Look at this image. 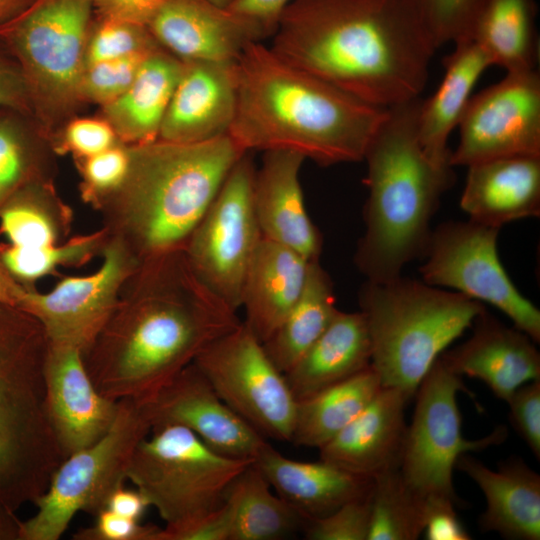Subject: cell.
I'll return each mask as SVG.
<instances>
[{
    "label": "cell",
    "instance_id": "obj_1",
    "mask_svg": "<svg viewBox=\"0 0 540 540\" xmlns=\"http://www.w3.org/2000/svg\"><path fill=\"white\" fill-rule=\"evenodd\" d=\"M240 324L176 250L139 262L83 360L100 394L144 404Z\"/></svg>",
    "mask_w": 540,
    "mask_h": 540
},
{
    "label": "cell",
    "instance_id": "obj_2",
    "mask_svg": "<svg viewBox=\"0 0 540 540\" xmlns=\"http://www.w3.org/2000/svg\"><path fill=\"white\" fill-rule=\"evenodd\" d=\"M270 48L382 108L420 97L437 49L413 0H292Z\"/></svg>",
    "mask_w": 540,
    "mask_h": 540
},
{
    "label": "cell",
    "instance_id": "obj_3",
    "mask_svg": "<svg viewBox=\"0 0 540 540\" xmlns=\"http://www.w3.org/2000/svg\"><path fill=\"white\" fill-rule=\"evenodd\" d=\"M228 135L244 151L288 150L321 166L362 161L386 109L279 58L260 42L238 60Z\"/></svg>",
    "mask_w": 540,
    "mask_h": 540
},
{
    "label": "cell",
    "instance_id": "obj_4",
    "mask_svg": "<svg viewBox=\"0 0 540 540\" xmlns=\"http://www.w3.org/2000/svg\"><path fill=\"white\" fill-rule=\"evenodd\" d=\"M129 168L102 211L110 237L140 262L183 250L229 172L246 153L229 135L199 143L128 145Z\"/></svg>",
    "mask_w": 540,
    "mask_h": 540
},
{
    "label": "cell",
    "instance_id": "obj_5",
    "mask_svg": "<svg viewBox=\"0 0 540 540\" xmlns=\"http://www.w3.org/2000/svg\"><path fill=\"white\" fill-rule=\"evenodd\" d=\"M421 102L420 96L387 108L364 154L365 231L354 261L368 281L392 280L423 255L430 221L455 181L453 167L436 165L420 145Z\"/></svg>",
    "mask_w": 540,
    "mask_h": 540
},
{
    "label": "cell",
    "instance_id": "obj_6",
    "mask_svg": "<svg viewBox=\"0 0 540 540\" xmlns=\"http://www.w3.org/2000/svg\"><path fill=\"white\" fill-rule=\"evenodd\" d=\"M48 337L18 306L0 305V506L16 513L64 460L45 399Z\"/></svg>",
    "mask_w": 540,
    "mask_h": 540
},
{
    "label": "cell",
    "instance_id": "obj_7",
    "mask_svg": "<svg viewBox=\"0 0 540 540\" xmlns=\"http://www.w3.org/2000/svg\"><path fill=\"white\" fill-rule=\"evenodd\" d=\"M360 312L371 342V366L383 387L411 398L442 352L486 309L459 292L402 275L361 286Z\"/></svg>",
    "mask_w": 540,
    "mask_h": 540
},
{
    "label": "cell",
    "instance_id": "obj_8",
    "mask_svg": "<svg viewBox=\"0 0 540 540\" xmlns=\"http://www.w3.org/2000/svg\"><path fill=\"white\" fill-rule=\"evenodd\" d=\"M93 18L94 0H34L0 28L23 73L32 115L50 140L84 107L79 84Z\"/></svg>",
    "mask_w": 540,
    "mask_h": 540
},
{
    "label": "cell",
    "instance_id": "obj_9",
    "mask_svg": "<svg viewBox=\"0 0 540 540\" xmlns=\"http://www.w3.org/2000/svg\"><path fill=\"white\" fill-rule=\"evenodd\" d=\"M253 461L222 455L180 425L153 428L137 446L127 480L177 527L218 509L233 479Z\"/></svg>",
    "mask_w": 540,
    "mask_h": 540
},
{
    "label": "cell",
    "instance_id": "obj_10",
    "mask_svg": "<svg viewBox=\"0 0 540 540\" xmlns=\"http://www.w3.org/2000/svg\"><path fill=\"white\" fill-rule=\"evenodd\" d=\"M150 432L142 404L118 401L110 429L53 472L46 490L33 502L36 513L20 521L18 540H58L78 512L95 516L104 510L110 494L127 481L132 456Z\"/></svg>",
    "mask_w": 540,
    "mask_h": 540
},
{
    "label": "cell",
    "instance_id": "obj_11",
    "mask_svg": "<svg viewBox=\"0 0 540 540\" xmlns=\"http://www.w3.org/2000/svg\"><path fill=\"white\" fill-rule=\"evenodd\" d=\"M467 390L461 377L440 356L421 380L416 404L408 425L400 471L406 482L425 497L444 496L457 505L461 501L453 486V470L463 453L484 450L505 441L508 431L497 426L476 440L462 436V417L457 394Z\"/></svg>",
    "mask_w": 540,
    "mask_h": 540
},
{
    "label": "cell",
    "instance_id": "obj_12",
    "mask_svg": "<svg viewBox=\"0 0 540 540\" xmlns=\"http://www.w3.org/2000/svg\"><path fill=\"white\" fill-rule=\"evenodd\" d=\"M500 229L468 221H447L431 231L419 272L422 281L454 289L486 302L509 317L514 327L540 341V311L514 285L497 251Z\"/></svg>",
    "mask_w": 540,
    "mask_h": 540
},
{
    "label": "cell",
    "instance_id": "obj_13",
    "mask_svg": "<svg viewBox=\"0 0 540 540\" xmlns=\"http://www.w3.org/2000/svg\"><path fill=\"white\" fill-rule=\"evenodd\" d=\"M256 169L246 152L183 249L198 280L236 312L246 273L263 238L253 204Z\"/></svg>",
    "mask_w": 540,
    "mask_h": 540
},
{
    "label": "cell",
    "instance_id": "obj_14",
    "mask_svg": "<svg viewBox=\"0 0 540 540\" xmlns=\"http://www.w3.org/2000/svg\"><path fill=\"white\" fill-rule=\"evenodd\" d=\"M193 363L218 396L261 435L291 441L297 400L244 322L208 344Z\"/></svg>",
    "mask_w": 540,
    "mask_h": 540
},
{
    "label": "cell",
    "instance_id": "obj_15",
    "mask_svg": "<svg viewBox=\"0 0 540 540\" xmlns=\"http://www.w3.org/2000/svg\"><path fill=\"white\" fill-rule=\"evenodd\" d=\"M453 167L518 155L540 156V74L506 72L472 95L458 125Z\"/></svg>",
    "mask_w": 540,
    "mask_h": 540
},
{
    "label": "cell",
    "instance_id": "obj_16",
    "mask_svg": "<svg viewBox=\"0 0 540 540\" xmlns=\"http://www.w3.org/2000/svg\"><path fill=\"white\" fill-rule=\"evenodd\" d=\"M101 255L102 264L92 274L65 277L48 292H22L18 307L40 322L49 342L72 345L84 354L111 317L139 261L110 236Z\"/></svg>",
    "mask_w": 540,
    "mask_h": 540
},
{
    "label": "cell",
    "instance_id": "obj_17",
    "mask_svg": "<svg viewBox=\"0 0 540 540\" xmlns=\"http://www.w3.org/2000/svg\"><path fill=\"white\" fill-rule=\"evenodd\" d=\"M142 406L151 430L164 425L183 426L228 457L254 461L267 442L218 396L194 363Z\"/></svg>",
    "mask_w": 540,
    "mask_h": 540
},
{
    "label": "cell",
    "instance_id": "obj_18",
    "mask_svg": "<svg viewBox=\"0 0 540 540\" xmlns=\"http://www.w3.org/2000/svg\"><path fill=\"white\" fill-rule=\"evenodd\" d=\"M48 418L63 458L98 441L112 426L118 401L98 392L85 367L83 352L48 341L45 361Z\"/></svg>",
    "mask_w": 540,
    "mask_h": 540
},
{
    "label": "cell",
    "instance_id": "obj_19",
    "mask_svg": "<svg viewBox=\"0 0 540 540\" xmlns=\"http://www.w3.org/2000/svg\"><path fill=\"white\" fill-rule=\"evenodd\" d=\"M146 26L181 61L236 62L262 40L248 21L207 0H165Z\"/></svg>",
    "mask_w": 540,
    "mask_h": 540
},
{
    "label": "cell",
    "instance_id": "obj_20",
    "mask_svg": "<svg viewBox=\"0 0 540 540\" xmlns=\"http://www.w3.org/2000/svg\"><path fill=\"white\" fill-rule=\"evenodd\" d=\"M182 62L158 139L199 143L228 135L237 105L236 62Z\"/></svg>",
    "mask_w": 540,
    "mask_h": 540
},
{
    "label": "cell",
    "instance_id": "obj_21",
    "mask_svg": "<svg viewBox=\"0 0 540 540\" xmlns=\"http://www.w3.org/2000/svg\"><path fill=\"white\" fill-rule=\"evenodd\" d=\"M471 328L472 335L464 343L440 355L455 374L481 380L505 402L524 383L540 379V354L527 334L508 327L486 309Z\"/></svg>",
    "mask_w": 540,
    "mask_h": 540
},
{
    "label": "cell",
    "instance_id": "obj_22",
    "mask_svg": "<svg viewBox=\"0 0 540 540\" xmlns=\"http://www.w3.org/2000/svg\"><path fill=\"white\" fill-rule=\"evenodd\" d=\"M409 400L398 388L382 387L360 414L318 449L320 460L368 478L399 469Z\"/></svg>",
    "mask_w": 540,
    "mask_h": 540
},
{
    "label": "cell",
    "instance_id": "obj_23",
    "mask_svg": "<svg viewBox=\"0 0 540 540\" xmlns=\"http://www.w3.org/2000/svg\"><path fill=\"white\" fill-rule=\"evenodd\" d=\"M305 158L293 151L264 152L256 169L253 204L264 239L319 260L322 236L305 207L299 172Z\"/></svg>",
    "mask_w": 540,
    "mask_h": 540
},
{
    "label": "cell",
    "instance_id": "obj_24",
    "mask_svg": "<svg viewBox=\"0 0 540 540\" xmlns=\"http://www.w3.org/2000/svg\"><path fill=\"white\" fill-rule=\"evenodd\" d=\"M460 207L469 219L500 229L540 215V156L491 159L467 167Z\"/></svg>",
    "mask_w": 540,
    "mask_h": 540
},
{
    "label": "cell",
    "instance_id": "obj_25",
    "mask_svg": "<svg viewBox=\"0 0 540 540\" xmlns=\"http://www.w3.org/2000/svg\"><path fill=\"white\" fill-rule=\"evenodd\" d=\"M455 468L472 479L485 497L486 509L479 518L482 531L510 540L540 539V476L521 458L510 457L492 470L463 453Z\"/></svg>",
    "mask_w": 540,
    "mask_h": 540
},
{
    "label": "cell",
    "instance_id": "obj_26",
    "mask_svg": "<svg viewBox=\"0 0 540 540\" xmlns=\"http://www.w3.org/2000/svg\"><path fill=\"white\" fill-rule=\"evenodd\" d=\"M277 495L305 521L321 518L370 491L373 478L325 461L293 460L266 442L253 461Z\"/></svg>",
    "mask_w": 540,
    "mask_h": 540
},
{
    "label": "cell",
    "instance_id": "obj_27",
    "mask_svg": "<svg viewBox=\"0 0 540 540\" xmlns=\"http://www.w3.org/2000/svg\"><path fill=\"white\" fill-rule=\"evenodd\" d=\"M310 261L295 250L262 238L245 276L244 324L262 343L290 312L305 286Z\"/></svg>",
    "mask_w": 540,
    "mask_h": 540
},
{
    "label": "cell",
    "instance_id": "obj_28",
    "mask_svg": "<svg viewBox=\"0 0 540 540\" xmlns=\"http://www.w3.org/2000/svg\"><path fill=\"white\" fill-rule=\"evenodd\" d=\"M454 44L453 51L443 59L444 76L437 90L428 99H422L417 123L424 153L443 167L452 166L449 137L458 127L477 81L492 66L474 41L463 39Z\"/></svg>",
    "mask_w": 540,
    "mask_h": 540
},
{
    "label": "cell",
    "instance_id": "obj_29",
    "mask_svg": "<svg viewBox=\"0 0 540 540\" xmlns=\"http://www.w3.org/2000/svg\"><path fill=\"white\" fill-rule=\"evenodd\" d=\"M370 365L371 342L363 314L338 310L326 330L284 375L300 401Z\"/></svg>",
    "mask_w": 540,
    "mask_h": 540
},
{
    "label": "cell",
    "instance_id": "obj_30",
    "mask_svg": "<svg viewBox=\"0 0 540 540\" xmlns=\"http://www.w3.org/2000/svg\"><path fill=\"white\" fill-rule=\"evenodd\" d=\"M183 67V62L162 47L150 53L128 89L99 113L126 145L159 138L161 125Z\"/></svg>",
    "mask_w": 540,
    "mask_h": 540
},
{
    "label": "cell",
    "instance_id": "obj_31",
    "mask_svg": "<svg viewBox=\"0 0 540 540\" xmlns=\"http://www.w3.org/2000/svg\"><path fill=\"white\" fill-rule=\"evenodd\" d=\"M466 39L483 49L492 66L506 72L537 69L536 0H482Z\"/></svg>",
    "mask_w": 540,
    "mask_h": 540
},
{
    "label": "cell",
    "instance_id": "obj_32",
    "mask_svg": "<svg viewBox=\"0 0 540 540\" xmlns=\"http://www.w3.org/2000/svg\"><path fill=\"white\" fill-rule=\"evenodd\" d=\"M382 387L370 365L340 383L297 401L290 442L321 448L360 414Z\"/></svg>",
    "mask_w": 540,
    "mask_h": 540
},
{
    "label": "cell",
    "instance_id": "obj_33",
    "mask_svg": "<svg viewBox=\"0 0 540 540\" xmlns=\"http://www.w3.org/2000/svg\"><path fill=\"white\" fill-rule=\"evenodd\" d=\"M252 462L230 483L224 498L231 517L230 540H278L305 520L279 495Z\"/></svg>",
    "mask_w": 540,
    "mask_h": 540
},
{
    "label": "cell",
    "instance_id": "obj_34",
    "mask_svg": "<svg viewBox=\"0 0 540 540\" xmlns=\"http://www.w3.org/2000/svg\"><path fill=\"white\" fill-rule=\"evenodd\" d=\"M337 312L328 273L319 260L310 261L300 297L276 331L262 343L278 369L286 373L326 330Z\"/></svg>",
    "mask_w": 540,
    "mask_h": 540
},
{
    "label": "cell",
    "instance_id": "obj_35",
    "mask_svg": "<svg viewBox=\"0 0 540 540\" xmlns=\"http://www.w3.org/2000/svg\"><path fill=\"white\" fill-rule=\"evenodd\" d=\"M71 223L72 211L58 195L53 179L23 186L0 209V232L18 247L60 244L67 240Z\"/></svg>",
    "mask_w": 540,
    "mask_h": 540
},
{
    "label": "cell",
    "instance_id": "obj_36",
    "mask_svg": "<svg viewBox=\"0 0 540 540\" xmlns=\"http://www.w3.org/2000/svg\"><path fill=\"white\" fill-rule=\"evenodd\" d=\"M56 156L31 114L0 109V209L23 186L53 179Z\"/></svg>",
    "mask_w": 540,
    "mask_h": 540
},
{
    "label": "cell",
    "instance_id": "obj_37",
    "mask_svg": "<svg viewBox=\"0 0 540 540\" xmlns=\"http://www.w3.org/2000/svg\"><path fill=\"white\" fill-rule=\"evenodd\" d=\"M368 540H416L423 534L426 497L404 479L400 468L373 478Z\"/></svg>",
    "mask_w": 540,
    "mask_h": 540
},
{
    "label": "cell",
    "instance_id": "obj_38",
    "mask_svg": "<svg viewBox=\"0 0 540 540\" xmlns=\"http://www.w3.org/2000/svg\"><path fill=\"white\" fill-rule=\"evenodd\" d=\"M109 239L105 228L78 235L47 247L26 248L0 245V257L12 277L27 289L37 280L54 273L60 266H81L102 254Z\"/></svg>",
    "mask_w": 540,
    "mask_h": 540
},
{
    "label": "cell",
    "instance_id": "obj_39",
    "mask_svg": "<svg viewBox=\"0 0 540 540\" xmlns=\"http://www.w3.org/2000/svg\"><path fill=\"white\" fill-rule=\"evenodd\" d=\"M160 47L146 25L94 15L86 44L85 68L106 60L149 53Z\"/></svg>",
    "mask_w": 540,
    "mask_h": 540
},
{
    "label": "cell",
    "instance_id": "obj_40",
    "mask_svg": "<svg viewBox=\"0 0 540 540\" xmlns=\"http://www.w3.org/2000/svg\"><path fill=\"white\" fill-rule=\"evenodd\" d=\"M152 52L106 60L87 66L79 84V96L82 103L102 107L116 100L128 89L142 63Z\"/></svg>",
    "mask_w": 540,
    "mask_h": 540
},
{
    "label": "cell",
    "instance_id": "obj_41",
    "mask_svg": "<svg viewBox=\"0 0 540 540\" xmlns=\"http://www.w3.org/2000/svg\"><path fill=\"white\" fill-rule=\"evenodd\" d=\"M129 147L118 143L88 158L75 160L83 200L98 208L123 183L129 168Z\"/></svg>",
    "mask_w": 540,
    "mask_h": 540
},
{
    "label": "cell",
    "instance_id": "obj_42",
    "mask_svg": "<svg viewBox=\"0 0 540 540\" xmlns=\"http://www.w3.org/2000/svg\"><path fill=\"white\" fill-rule=\"evenodd\" d=\"M51 141L58 156L70 154L74 160L91 157L121 143L111 124L100 114L71 118Z\"/></svg>",
    "mask_w": 540,
    "mask_h": 540
},
{
    "label": "cell",
    "instance_id": "obj_43",
    "mask_svg": "<svg viewBox=\"0 0 540 540\" xmlns=\"http://www.w3.org/2000/svg\"><path fill=\"white\" fill-rule=\"evenodd\" d=\"M371 491L372 487L366 494L346 502L326 516L305 521L303 526L305 538L308 540H368Z\"/></svg>",
    "mask_w": 540,
    "mask_h": 540
},
{
    "label": "cell",
    "instance_id": "obj_44",
    "mask_svg": "<svg viewBox=\"0 0 540 540\" xmlns=\"http://www.w3.org/2000/svg\"><path fill=\"white\" fill-rule=\"evenodd\" d=\"M437 49L466 39L482 0H413Z\"/></svg>",
    "mask_w": 540,
    "mask_h": 540
},
{
    "label": "cell",
    "instance_id": "obj_45",
    "mask_svg": "<svg viewBox=\"0 0 540 540\" xmlns=\"http://www.w3.org/2000/svg\"><path fill=\"white\" fill-rule=\"evenodd\" d=\"M509 421L534 456L540 458V379L518 387L507 401Z\"/></svg>",
    "mask_w": 540,
    "mask_h": 540
},
{
    "label": "cell",
    "instance_id": "obj_46",
    "mask_svg": "<svg viewBox=\"0 0 540 540\" xmlns=\"http://www.w3.org/2000/svg\"><path fill=\"white\" fill-rule=\"evenodd\" d=\"M93 525L79 529L73 534L75 540H154L159 529L153 524L121 516L104 509L95 515Z\"/></svg>",
    "mask_w": 540,
    "mask_h": 540
},
{
    "label": "cell",
    "instance_id": "obj_47",
    "mask_svg": "<svg viewBox=\"0 0 540 540\" xmlns=\"http://www.w3.org/2000/svg\"><path fill=\"white\" fill-rule=\"evenodd\" d=\"M231 517L225 503L210 514L177 527L158 529L154 540H230Z\"/></svg>",
    "mask_w": 540,
    "mask_h": 540
},
{
    "label": "cell",
    "instance_id": "obj_48",
    "mask_svg": "<svg viewBox=\"0 0 540 540\" xmlns=\"http://www.w3.org/2000/svg\"><path fill=\"white\" fill-rule=\"evenodd\" d=\"M453 500L444 496L426 497V519L423 534L427 540H470L456 513Z\"/></svg>",
    "mask_w": 540,
    "mask_h": 540
},
{
    "label": "cell",
    "instance_id": "obj_49",
    "mask_svg": "<svg viewBox=\"0 0 540 540\" xmlns=\"http://www.w3.org/2000/svg\"><path fill=\"white\" fill-rule=\"evenodd\" d=\"M5 108L32 115L29 94L21 68L0 38V109Z\"/></svg>",
    "mask_w": 540,
    "mask_h": 540
},
{
    "label": "cell",
    "instance_id": "obj_50",
    "mask_svg": "<svg viewBox=\"0 0 540 540\" xmlns=\"http://www.w3.org/2000/svg\"><path fill=\"white\" fill-rule=\"evenodd\" d=\"M292 0H232L228 9L248 21L262 40L272 37L280 18Z\"/></svg>",
    "mask_w": 540,
    "mask_h": 540
},
{
    "label": "cell",
    "instance_id": "obj_51",
    "mask_svg": "<svg viewBox=\"0 0 540 540\" xmlns=\"http://www.w3.org/2000/svg\"><path fill=\"white\" fill-rule=\"evenodd\" d=\"M165 0H94V15L146 25Z\"/></svg>",
    "mask_w": 540,
    "mask_h": 540
},
{
    "label": "cell",
    "instance_id": "obj_52",
    "mask_svg": "<svg viewBox=\"0 0 540 540\" xmlns=\"http://www.w3.org/2000/svg\"><path fill=\"white\" fill-rule=\"evenodd\" d=\"M149 506L148 500L137 488L127 489L121 485L110 494L105 509L140 521Z\"/></svg>",
    "mask_w": 540,
    "mask_h": 540
},
{
    "label": "cell",
    "instance_id": "obj_53",
    "mask_svg": "<svg viewBox=\"0 0 540 540\" xmlns=\"http://www.w3.org/2000/svg\"><path fill=\"white\" fill-rule=\"evenodd\" d=\"M24 289L25 287L12 277L0 257V305L18 306Z\"/></svg>",
    "mask_w": 540,
    "mask_h": 540
},
{
    "label": "cell",
    "instance_id": "obj_54",
    "mask_svg": "<svg viewBox=\"0 0 540 540\" xmlns=\"http://www.w3.org/2000/svg\"><path fill=\"white\" fill-rule=\"evenodd\" d=\"M34 0H0V28L25 11Z\"/></svg>",
    "mask_w": 540,
    "mask_h": 540
},
{
    "label": "cell",
    "instance_id": "obj_55",
    "mask_svg": "<svg viewBox=\"0 0 540 540\" xmlns=\"http://www.w3.org/2000/svg\"><path fill=\"white\" fill-rule=\"evenodd\" d=\"M207 1L221 7H228V5L232 2V0H207Z\"/></svg>",
    "mask_w": 540,
    "mask_h": 540
}]
</instances>
